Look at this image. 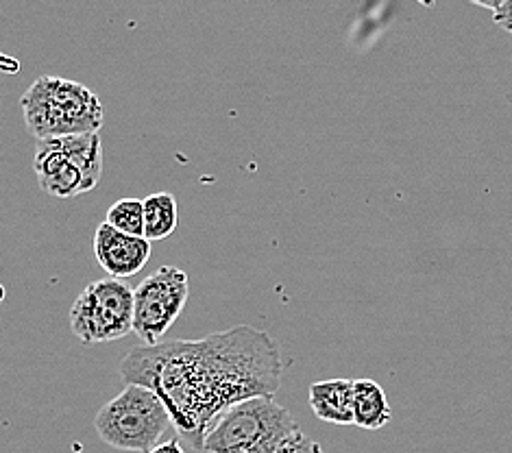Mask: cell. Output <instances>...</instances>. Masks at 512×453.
<instances>
[{
  "mask_svg": "<svg viewBox=\"0 0 512 453\" xmlns=\"http://www.w3.org/2000/svg\"><path fill=\"white\" fill-rule=\"evenodd\" d=\"M299 425L273 397H255L218 414L203 436L207 453H275Z\"/></svg>",
  "mask_w": 512,
  "mask_h": 453,
  "instance_id": "obj_3",
  "label": "cell"
},
{
  "mask_svg": "<svg viewBox=\"0 0 512 453\" xmlns=\"http://www.w3.org/2000/svg\"><path fill=\"white\" fill-rule=\"evenodd\" d=\"M316 419L336 425H353V379H325L308 390Z\"/></svg>",
  "mask_w": 512,
  "mask_h": 453,
  "instance_id": "obj_9",
  "label": "cell"
},
{
  "mask_svg": "<svg viewBox=\"0 0 512 453\" xmlns=\"http://www.w3.org/2000/svg\"><path fill=\"white\" fill-rule=\"evenodd\" d=\"M94 253L101 268L114 279H127L140 273L151 257V242L120 234L107 223H101L94 236Z\"/></svg>",
  "mask_w": 512,
  "mask_h": 453,
  "instance_id": "obj_7",
  "label": "cell"
},
{
  "mask_svg": "<svg viewBox=\"0 0 512 453\" xmlns=\"http://www.w3.org/2000/svg\"><path fill=\"white\" fill-rule=\"evenodd\" d=\"M27 131L38 142L59 140L83 133H99L105 107L88 85L62 79L40 77L20 99Z\"/></svg>",
  "mask_w": 512,
  "mask_h": 453,
  "instance_id": "obj_2",
  "label": "cell"
},
{
  "mask_svg": "<svg viewBox=\"0 0 512 453\" xmlns=\"http://www.w3.org/2000/svg\"><path fill=\"white\" fill-rule=\"evenodd\" d=\"M282 371L277 340L251 325L136 347L120 364V377L160 397L179 436L197 449L218 414L247 399L273 397Z\"/></svg>",
  "mask_w": 512,
  "mask_h": 453,
  "instance_id": "obj_1",
  "label": "cell"
},
{
  "mask_svg": "<svg viewBox=\"0 0 512 453\" xmlns=\"http://www.w3.org/2000/svg\"><path fill=\"white\" fill-rule=\"evenodd\" d=\"M3 299H5V288L0 286V301H3Z\"/></svg>",
  "mask_w": 512,
  "mask_h": 453,
  "instance_id": "obj_17",
  "label": "cell"
},
{
  "mask_svg": "<svg viewBox=\"0 0 512 453\" xmlns=\"http://www.w3.org/2000/svg\"><path fill=\"white\" fill-rule=\"evenodd\" d=\"M70 329L85 345L133 334V290L123 279H99L85 286L70 308Z\"/></svg>",
  "mask_w": 512,
  "mask_h": 453,
  "instance_id": "obj_5",
  "label": "cell"
},
{
  "mask_svg": "<svg viewBox=\"0 0 512 453\" xmlns=\"http://www.w3.org/2000/svg\"><path fill=\"white\" fill-rule=\"evenodd\" d=\"M149 453H186V449L181 447L179 438H170L166 443H160L155 449H151Z\"/></svg>",
  "mask_w": 512,
  "mask_h": 453,
  "instance_id": "obj_16",
  "label": "cell"
},
{
  "mask_svg": "<svg viewBox=\"0 0 512 453\" xmlns=\"http://www.w3.org/2000/svg\"><path fill=\"white\" fill-rule=\"evenodd\" d=\"M190 297V279L177 266H160L133 290V334L146 347L157 345Z\"/></svg>",
  "mask_w": 512,
  "mask_h": 453,
  "instance_id": "obj_6",
  "label": "cell"
},
{
  "mask_svg": "<svg viewBox=\"0 0 512 453\" xmlns=\"http://www.w3.org/2000/svg\"><path fill=\"white\" fill-rule=\"evenodd\" d=\"M38 151L33 157V170L40 188L57 199H72L83 192H90L79 168L57 149L53 142H38Z\"/></svg>",
  "mask_w": 512,
  "mask_h": 453,
  "instance_id": "obj_8",
  "label": "cell"
},
{
  "mask_svg": "<svg viewBox=\"0 0 512 453\" xmlns=\"http://www.w3.org/2000/svg\"><path fill=\"white\" fill-rule=\"evenodd\" d=\"M48 142H53L79 168L90 192L99 186L103 175V142L99 133H83V136H68Z\"/></svg>",
  "mask_w": 512,
  "mask_h": 453,
  "instance_id": "obj_11",
  "label": "cell"
},
{
  "mask_svg": "<svg viewBox=\"0 0 512 453\" xmlns=\"http://www.w3.org/2000/svg\"><path fill=\"white\" fill-rule=\"evenodd\" d=\"M275 453H325L323 447L316 443V440H312L310 436L303 434V430L299 427L297 432H292L282 445H279V449Z\"/></svg>",
  "mask_w": 512,
  "mask_h": 453,
  "instance_id": "obj_14",
  "label": "cell"
},
{
  "mask_svg": "<svg viewBox=\"0 0 512 453\" xmlns=\"http://www.w3.org/2000/svg\"><path fill=\"white\" fill-rule=\"evenodd\" d=\"M393 419L384 388L373 379H353V425L380 430Z\"/></svg>",
  "mask_w": 512,
  "mask_h": 453,
  "instance_id": "obj_10",
  "label": "cell"
},
{
  "mask_svg": "<svg viewBox=\"0 0 512 453\" xmlns=\"http://www.w3.org/2000/svg\"><path fill=\"white\" fill-rule=\"evenodd\" d=\"M173 425L162 399L142 386H127L94 419L96 434L118 451L149 453Z\"/></svg>",
  "mask_w": 512,
  "mask_h": 453,
  "instance_id": "obj_4",
  "label": "cell"
},
{
  "mask_svg": "<svg viewBox=\"0 0 512 453\" xmlns=\"http://www.w3.org/2000/svg\"><path fill=\"white\" fill-rule=\"evenodd\" d=\"M493 22L512 35V0H497L493 9Z\"/></svg>",
  "mask_w": 512,
  "mask_h": 453,
  "instance_id": "obj_15",
  "label": "cell"
},
{
  "mask_svg": "<svg viewBox=\"0 0 512 453\" xmlns=\"http://www.w3.org/2000/svg\"><path fill=\"white\" fill-rule=\"evenodd\" d=\"M144 205V238L149 242L164 240L175 234L179 225L177 201L170 192H155L142 201Z\"/></svg>",
  "mask_w": 512,
  "mask_h": 453,
  "instance_id": "obj_12",
  "label": "cell"
},
{
  "mask_svg": "<svg viewBox=\"0 0 512 453\" xmlns=\"http://www.w3.org/2000/svg\"><path fill=\"white\" fill-rule=\"evenodd\" d=\"M105 223L120 234L144 238V205L140 199H120L107 210Z\"/></svg>",
  "mask_w": 512,
  "mask_h": 453,
  "instance_id": "obj_13",
  "label": "cell"
}]
</instances>
